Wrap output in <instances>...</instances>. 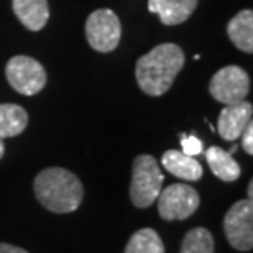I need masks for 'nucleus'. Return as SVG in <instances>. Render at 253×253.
Returning <instances> with one entry per match:
<instances>
[{"instance_id":"10","label":"nucleus","mask_w":253,"mask_h":253,"mask_svg":"<svg viewBox=\"0 0 253 253\" xmlns=\"http://www.w3.org/2000/svg\"><path fill=\"white\" fill-rule=\"evenodd\" d=\"M197 2L199 0H148V10L158 15L163 25L173 27L191 17Z\"/></svg>"},{"instance_id":"3","label":"nucleus","mask_w":253,"mask_h":253,"mask_svg":"<svg viewBox=\"0 0 253 253\" xmlns=\"http://www.w3.org/2000/svg\"><path fill=\"white\" fill-rule=\"evenodd\" d=\"M165 176L161 173L158 163L151 155H140L133 161L131 168V183H130V197L131 202L145 209L150 207L158 199L163 189Z\"/></svg>"},{"instance_id":"7","label":"nucleus","mask_w":253,"mask_h":253,"mask_svg":"<svg viewBox=\"0 0 253 253\" xmlns=\"http://www.w3.org/2000/svg\"><path fill=\"white\" fill-rule=\"evenodd\" d=\"M158 212L165 220H184L191 217L199 207V194L188 184H171L161 189L158 196Z\"/></svg>"},{"instance_id":"8","label":"nucleus","mask_w":253,"mask_h":253,"mask_svg":"<svg viewBox=\"0 0 253 253\" xmlns=\"http://www.w3.org/2000/svg\"><path fill=\"white\" fill-rule=\"evenodd\" d=\"M224 230L229 244L235 250L249 252L253 247V201L235 202L225 214Z\"/></svg>"},{"instance_id":"14","label":"nucleus","mask_w":253,"mask_h":253,"mask_svg":"<svg viewBox=\"0 0 253 253\" xmlns=\"http://www.w3.org/2000/svg\"><path fill=\"white\" fill-rule=\"evenodd\" d=\"M206 160L211 166L212 173L225 183H232V181H237L240 178V165L234 160V156L229 151L222 150L219 146H211L206 151Z\"/></svg>"},{"instance_id":"2","label":"nucleus","mask_w":253,"mask_h":253,"mask_svg":"<svg viewBox=\"0 0 253 253\" xmlns=\"http://www.w3.org/2000/svg\"><path fill=\"white\" fill-rule=\"evenodd\" d=\"M40 204L56 214L74 212L83 202L84 188L79 178L64 168H46L35 178Z\"/></svg>"},{"instance_id":"19","label":"nucleus","mask_w":253,"mask_h":253,"mask_svg":"<svg viewBox=\"0 0 253 253\" xmlns=\"http://www.w3.org/2000/svg\"><path fill=\"white\" fill-rule=\"evenodd\" d=\"M240 136H242V146H244V150L249 155H253V125H252V122L247 125V128L244 130V133Z\"/></svg>"},{"instance_id":"5","label":"nucleus","mask_w":253,"mask_h":253,"mask_svg":"<svg viewBox=\"0 0 253 253\" xmlns=\"http://www.w3.org/2000/svg\"><path fill=\"white\" fill-rule=\"evenodd\" d=\"M209 92L220 104L232 105L242 102L250 92V78L240 66H225L212 76Z\"/></svg>"},{"instance_id":"17","label":"nucleus","mask_w":253,"mask_h":253,"mask_svg":"<svg viewBox=\"0 0 253 253\" xmlns=\"http://www.w3.org/2000/svg\"><path fill=\"white\" fill-rule=\"evenodd\" d=\"M215 245L212 234L204 227H196L186 234L181 253H214Z\"/></svg>"},{"instance_id":"12","label":"nucleus","mask_w":253,"mask_h":253,"mask_svg":"<svg viewBox=\"0 0 253 253\" xmlns=\"http://www.w3.org/2000/svg\"><path fill=\"white\" fill-rule=\"evenodd\" d=\"M161 163L168 169V173L184 181H197L202 178V173H204L201 163L194 156L184 155L183 151L178 150L166 151L161 158Z\"/></svg>"},{"instance_id":"1","label":"nucleus","mask_w":253,"mask_h":253,"mask_svg":"<svg viewBox=\"0 0 253 253\" xmlns=\"http://www.w3.org/2000/svg\"><path fill=\"white\" fill-rule=\"evenodd\" d=\"M183 66L184 51L178 44H158L136 61V83L145 94L158 97L168 92Z\"/></svg>"},{"instance_id":"15","label":"nucleus","mask_w":253,"mask_h":253,"mask_svg":"<svg viewBox=\"0 0 253 253\" xmlns=\"http://www.w3.org/2000/svg\"><path fill=\"white\" fill-rule=\"evenodd\" d=\"M28 114L17 104H0V138L17 136L27 128Z\"/></svg>"},{"instance_id":"13","label":"nucleus","mask_w":253,"mask_h":253,"mask_svg":"<svg viewBox=\"0 0 253 253\" xmlns=\"http://www.w3.org/2000/svg\"><path fill=\"white\" fill-rule=\"evenodd\" d=\"M227 35L230 42L235 44L240 51L253 53V12L252 10H242L230 20L227 25Z\"/></svg>"},{"instance_id":"16","label":"nucleus","mask_w":253,"mask_h":253,"mask_svg":"<svg viewBox=\"0 0 253 253\" xmlns=\"http://www.w3.org/2000/svg\"><path fill=\"white\" fill-rule=\"evenodd\" d=\"M125 253H165V245L153 229H140L131 235Z\"/></svg>"},{"instance_id":"6","label":"nucleus","mask_w":253,"mask_h":253,"mask_svg":"<svg viewBox=\"0 0 253 253\" xmlns=\"http://www.w3.org/2000/svg\"><path fill=\"white\" fill-rule=\"evenodd\" d=\"M7 81L17 92L35 95L46 85V71L37 59L30 56H13L5 66Z\"/></svg>"},{"instance_id":"11","label":"nucleus","mask_w":253,"mask_h":253,"mask_svg":"<svg viewBox=\"0 0 253 253\" xmlns=\"http://www.w3.org/2000/svg\"><path fill=\"white\" fill-rule=\"evenodd\" d=\"M12 7L23 27L32 32L43 30L49 18L48 0H12Z\"/></svg>"},{"instance_id":"20","label":"nucleus","mask_w":253,"mask_h":253,"mask_svg":"<svg viewBox=\"0 0 253 253\" xmlns=\"http://www.w3.org/2000/svg\"><path fill=\"white\" fill-rule=\"evenodd\" d=\"M0 253H28V252L10 244H0Z\"/></svg>"},{"instance_id":"21","label":"nucleus","mask_w":253,"mask_h":253,"mask_svg":"<svg viewBox=\"0 0 253 253\" xmlns=\"http://www.w3.org/2000/svg\"><path fill=\"white\" fill-rule=\"evenodd\" d=\"M3 153H5V145H3V140L0 138V160H2Z\"/></svg>"},{"instance_id":"9","label":"nucleus","mask_w":253,"mask_h":253,"mask_svg":"<svg viewBox=\"0 0 253 253\" xmlns=\"http://www.w3.org/2000/svg\"><path fill=\"white\" fill-rule=\"evenodd\" d=\"M253 115V105L247 100L242 102L225 105L219 114V124H217V130H219L220 136L227 141H235L239 136L244 133L247 125L252 122Z\"/></svg>"},{"instance_id":"4","label":"nucleus","mask_w":253,"mask_h":253,"mask_svg":"<svg viewBox=\"0 0 253 253\" xmlns=\"http://www.w3.org/2000/svg\"><path fill=\"white\" fill-rule=\"evenodd\" d=\"M122 37V25L110 8H99L89 15L85 22L87 43L99 53H110L119 46Z\"/></svg>"},{"instance_id":"22","label":"nucleus","mask_w":253,"mask_h":253,"mask_svg":"<svg viewBox=\"0 0 253 253\" xmlns=\"http://www.w3.org/2000/svg\"><path fill=\"white\" fill-rule=\"evenodd\" d=\"M249 199L253 201V183L250 181V184H249Z\"/></svg>"},{"instance_id":"18","label":"nucleus","mask_w":253,"mask_h":253,"mask_svg":"<svg viewBox=\"0 0 253 253\" xmlns=\"http://www.w3.org/2000/svg\"><path fill=\"white\" fill-rule=\"evenodd\" d=\"M181 146L183 153L189 156H197L202 153V141L194 135H183L181 136Z\"/></svg>"}]
</instances>
